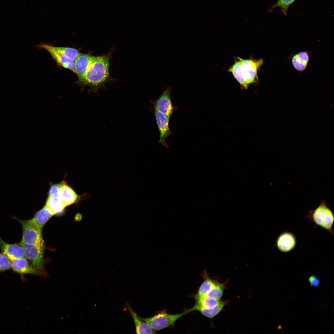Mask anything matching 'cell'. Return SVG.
<instances>
[{"label":"cell","mask_w":334,"mask_h":334,"mask_svg":"<svg viewBox=\"0 0 334 334\" xmlns=\"http://www.w3.org/2000/svg\"><path fill=\"white\" fill-rule=\"evenodd\" d=\"M96 56L81 53L74 61L75 73L78 79V82L81 84L86 71Z\"/></svg>","instance_id":"obj_9"},{"label":"cell","mask_w":334,"mask_h":334,"mask_svg":"<svg viewBox=\"0 0 334 334\" xmlns=\"http://www.w3.org/2000/svg\"><path fill=\"white\" fill-rule=\"evenodd\" d=\"M189 312L186 310L180 314L171 315L167 313L165 310L150 318H144L140 317L152 329L157 331L173 326L175 322L179 318Z\"/></svg>","instance_id":"obj_6"},{"label":"cell","mask_w":334,"mask_h":334,"mask_svg":"<svg viewBox=\"0 0 334 334\" xmlns=\"http://www.w3.org/2000/svg\"><path fill=\"white\" fill-rule=\"evenodd\" d=\"M308 280L312 287L318 286L320 283L319 278L313 275L310 276Z\"/></svg>","instance_id":"obj_27"},{"label":"cell","mask_w":334,"mask_h":334,"mask_svg":"<svg viewBox=\"0 0 334 334\" xmlns=\"http://www.w3.org/2000/svg\"><path fill=\"white\" fill-rule=\"evenodd\" d=\"M110 54L96 56L88 69L81 85L94 90L101 86L108 79Z\"/></svg>","instance_id":"obj_2"},{"label":"cell","mask_w":334,"mask_h":334,"mask_svg":"<svg viewBox=\"0 0 334 334\" xmlns=\"http://www.w3.org/2000/svg\"><path fill=\"white\" fill-rule=\"evenodd\" d=\"M221 301L212 298H203L196 300L195 305L201 308H212L215 307L220 303Z\"/></svg>","instance_id":"obj_22"},{"label":"cell","mask_w":334,"mask_h":334,"mask_svg":"<svg viewBox=\"0 0 334 334\" xmlns=\"http://www.w3.org/2000/svg\"><path fill=\"white\" fill-rule=\"evenodd\" d=\"M11 267L15 272L22 275L32 274L41 275L30 265L25 257L11 260Z\"/></svg>","instance_id":"obj_13"},{"label":"cell","mask_w":334,"mask_h":334,"mask_svg":"<svg viewBox=\"0 0 334 334\" xmlns=\"http://www.w3.org/2000/svg\"><path fill=\"white\" fill-rule=\"evenodd\" d=\"M49 47L56 51L75 61L81 54L78 50L73 48L53 46L49 45Z\"/></svg>","instance_id":"obj_21"},{"label":"cell","mask_w":334,"mask_h":334,"mask_svg":"<svg viewBox=\"0 0 334 334\" xmlns=\"http://www.w3.org/2000/svg\"><path fill=\"white\" fill-rule=\"evenodd\" d=\"M218 283L208 277L206 278L195 295V299L196 300L203 298L206 293L213 289Z\"/></svg>","instance_id":"obj_20"},{"label":"cell","mask_w":334,"mask_h":334,"mask_svg":"<svg viewBox=\"0 0 334 334\" xmlns=\"http://www.w3.org/2000/svg\"><path fill=\"white\" fill-rule=\"evenodd\" d=\"M225 304V302L221 301L215 307L210 309L201 308L195 305L191 309L187 310L190 312L194 310H197L199 311L204 316L212 318L218 314L222 310Z\"/></svg>","instance_id":"obj_17"},{"label":"cell","mask_w":334,"mask_h":334,"mask_svg":"<svg viewBox=\"0 0 334 334\" xmlns=\"http://www.w3.org/2000/svg\"><path fill=\"white\" fill-rule=\"evenodd\" d=\"M16 219L22 227L21 242L28 244L45 245L42 236V229L37 225L32 218L26 220L17 218Z\"/></svg>","instance_id":"obj_5"},{"label":"cell","mask_w":334,"mask_h":334,"mask_svg":"<svg viewBox=\"0 0 334 334\" xmlns=\"http://www.w3.org/2000/svg\"><path fill=\"white\" fill-rule=\"evenodd\" d=\"M296 0H278L276 3L270 8V10H272L276 7H279L282 12L286 15L288 10L291 5Z\"/></svg>","instance_id":"obj_24"},{"label":"cell","mask_w":334,"mask_h":334,"mask_svg":"<svg viewBox=\"0 0 334 334\" xmlns=\"http://www.w3.org/2000/svg\"><path fill=\"white\" fill-rule=\"evenodd\" d=\"M263 63L261 59H243L237 57L228 71L232 74L243 89H246L250 84L258 82V71Z\"/></svg>","instance_id":"obj_1"},{"label":"cell","mask_w":334,"mask_h":334,"mask_svg":"<svg viewBox=\"0 0 334 334\" xmlns=\"http://www.w3.org/2000/svg\"><path fill=\"white\" fill-rule=\"evenodd\" d=\"M38 47L47 51L59 65L75 73L74 61L53 50L49 47L48 45L42 44L39 45Z\"/></svg>","instance_id":"obj_12"},{"label":"cell","mask_w":334,"mask_h":334,"mask_svg":"<svg viewBox=\"0 0 334 334\" xmlns=\"http://www.w3.org/2000/svg\"><path fill=\"white\" fill-rule=\"evenodd\" d=\"M59 197L66 207L74 203L78 198V195L74 191L66 184L65 181L59 193Z\"/></svg>","instance_id":"obj_15"},{"label":"cell","mask_w":334,"mask_h":334,"mask_svg":"<svg viewBox=\"0 0 334 334\" xmlns=\"http://www.w3.org/2000/svg\"><path fill=\"white\" fill-rule=\"evenodd\" d=\"M305 218L327 230L331 235L333 234L334 214L324 200H322L315 209L309 211Z\"/></svg>","instance_id":"obj_3"},{"label":"cell","mask_w":334,"mask_h":334,"mask_svg":"<svg viewBox=\"0 0 334 334\" xmlns=\"http://www.w3.org/2000/svg\"><path fill=\"white\" fill-rule=\"evenodd\" d=\"M22 246L25 258L30 261L31 265L41 275H44L45 260L43 256L45 245L28 244L22 242Z\"/></svg>","instance_id":"obj_4"},{"label":"cell","mask_w":334,"mask_h":334,"mask_svg":"<svg viewBox=\"0 0 334 334\" xmlns=\"http://www.w3.org/2000/svg\"><path fill=\"white\" fill-rule=\"evenodd\" d=\"M297 240L294 234L289 232H284L277 237L276 245L277 249L283 253H287L293 250L296 246Z\"/></svg>","instance_id":"obj_10"},{"label":"cell","mask_w":334,"mask_h":334,"mask_svg":"<svg viewBox=\"0 0 334 334\" xmlns=\"http://www.w3.org/2000/svg\"><path fill=\"white\" fill-rule=\"evenodd\" d=\"M54 215L45 205L37 212L32 218L37 225L42 228L46 223Z\"/></svg>","instance_id":"obj_18"},{"label":"cell","mask_w":334,"mask_h":334,"mask_svg":"<svg viewBox=\"0 0 334 334\" xmlns=\"http://www.w3.org/2000/svg\"><path fill=\"white\" fill-rule=\"evenodd\" d=\"M125 308L129 312L135 323L137 334H154L155 331L152 329L148 324L138 316L132 309L130 304L126 302Z\"/></svg>","instance_id":"obj_14"},{"label":"cell","mask_w":334,"mask_h":334,"mask_svg":"<svg viewBox=\"0 0 334 334\" xmlns=\"http://www.w3.org/2000/svg\"><path fill=\"white\" fill-rule=\"evenodd\" d=\"M155 114L157 124L160 132L159 143L163 147H169L166 142L167 138L171 134L169 127V119L154 107Z\"/></svg>","instance_id":"obj_7"},{"label":"cell","mask_w":334,"mask_h":334,"mask_svg":"<svg viewBox=\"0 0 334 334\" xmlns=\"http://www.w3.org/2000/svg\"><path fill=\"white\" fill-rule=\"evenodd\" d=\"M0 247L2 253L11 261L24 257L23 248L20 244H9L4 241L0 236Z\"/></svg>","instance_id":"obj_11"},{"label":"cell","mask_w":334,"mask_h":334,"mask_svg":"<svg viewBox=\"0 0 334 334\" xmlns=\"http://www.w3.org/2000/svg\"><path fill=\"white\" fill-rule=\"evenodd\" d=\"M11 268V261L2 252L0 253V272Z\"/></svg>","instance_id":"obj_25"},{"label":"cell","mask_w":334,"mask_h":334,"mask_svg":"<svg viewBox=\"0 0 334 334\" xmlns=\"http://www.w3.org/2000/svg\"><path fill=\"white\" fill-rule=\"evenodd\" d=\"M224 288V285L218 282L213 289L206 293L203 298H212L220 299L223 295Z\"/></svg>","instance_id":"obj_23"},{"label":"cell","mask_w":334,"mask_h":334,"mask_svg":"<svg viewBox=\"0 0 334 334\" xmlns=\"http://www.w3.org/2000/svg\"><path fill=\"white\" fill-rule=\"evenodd\" d=\"M170 87H167L161 95L153 103L154 106L169 119L174 109L170 98Z\"/></svg>","instance_id":"obj_8"},{"label":"cell","mask_w":334,"mask_h":334,"mask_svg":"<svg viewBox=\"0 0 334 334\" xmlns=\"http://www.w3.org/2000/svg\"><path fill=\"white\" fill-rule=\"evenodd\" d=\"M309 54L307 51H302L294 55L291 58L293 66L297 71L301 72L306 68L309 61Z\"/></svg>","instance_id":"obj_16"},{"label":"cell","mask_w":334,"mask_h":334,"mask_svg":"<svg viewBox=\"0 0 334 334\" xmlns=\"http://www.w3.org/2000/svg\"><path fill=\"white\" fill-rule=\"evenodd\" d=\"M64 181L60 183L52 185L50 187L49 191V196L54 197L59 196V193Z\"/></svg>","instance_id":"obj_26"},{"label":"cell","mask_w":334,"mask_h":334,"mask_svg":"<svg viewBox=\"0 0 334 334\" xmlns=\"http://www.w3.org/2000/svg\"><path fill=\"white\" fill-rule=\"evenodd\" d=\"M45 206L54 215L61 213L66 207L59 196H49Z\"/></svg>","instance_id":"obj_19"}]
</instances>
